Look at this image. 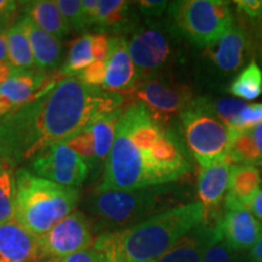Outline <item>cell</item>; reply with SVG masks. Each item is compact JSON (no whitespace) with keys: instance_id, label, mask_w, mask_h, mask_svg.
<instances>
[{"instance_id":"obj_1","label":"cell","mask_w":262,"mask_h":262,"mask_svg":"<svg viewBox=\"0 0 262 262\" xmlns=\"http://www.w3.org/2000/svg\"><path fill=\"white\" fill-rule=\"evenodd\" d=\"M124 102L122 94L78 77L51 78L34 100L0 118V162L14 170L122 110Z\"/></svg>"},{"instance_id":"obj_2","label":"cell","mask_w":262,"mask_h":262,"mask_svg":"<svg viewBox=\"0 0 262 262\" xmlns=\"http://www.w3.org/2000/svg\"><path fill=\"white\" fill-rule=\"evenodd\" d=\"M192 165L179 140L140 103L124 108L116 140L96 192L165 186L185 178Z\"/></svg>"},{"instance_id":"obj_3","label":"cell","mask_w":262,"mask_h":262,"mask_svg":"<svg viewBox=\"0 0 262 262\" xmlns=\"http://www.w3.org/2000/svg\"><path fill=\"white\" fill-rule=\"evenodd\" d=\"M205 220L204 205L188 203L157 212L126 228L101 233L94 248L107 262H155Z\"/></svg>"},{"instance_id":"obj_4","label":"cell","mask_w":262,"mask_h":262,"mask_svg":"<svg viewBox=\"0 0 262 262\" xmlns=\"http://www.w3.org/2000/svg\"><path fill=\"white\" fill-rule=\"evenodd\" d=\"M16 219L35 237L51 231L75 211L80 194L77 188L49 181L22 168L16 171Z\"/></svg>"},{"instance_id":"obj_5","label":"cell","mask_w":262,"mask_h":262,"mask_svg":"<svg viewBox=\"0 0 262 262\" xmlns=\"http://www.w3.org/2000/svg\"><path fill=\"white\" fill-rule=\"evenodd\" d=\"M168 189L165 185L130 191H95L86 204L95 231H117L149 217L162 204Z\"/></svg>"},{"instance_id":"obj_6","label":"cell","mask_w":262,"mask_h":262,"mask_svg":"<svg viewBox=\"0 0 262 262\" xmlns=\"http://www.w3.org/2000/svg\"><path fill=\"white\" fill-rule=\"evenodd\" d=\"M168 9L171 31L196 47H209L234 25L231 4L225 0H180Z\"/></svg>"},{"instance_id":"obj_7","label":"cell","mask_w":262,"mask_h":262,"mask_svg":"<svg viewBox=\"0 0 262 262\" xmlns=\"http://www.w3.org/2000/svg\"><path fill=\"white\" fill-rule=\"evenodd\" d=\"M180 120L186 143L201 168L228 155L234 131L212 112L209 98H194L180 114Z\"/></svg>"},{"instance_id":"obj_8","label":"cell","mask_w":262,"mask_h":262,"mask_svg":"<svg viewBox=\"0 0 262 262\" xmlns=\"http://www.w3.org/2000/svg\"><path fill=\"white\" fill-rule=\"evenodd\" d=\"M122 95L131 103L143 104L152 117L159 123L165 124L173 117L181 114L194 97L188 85L166 81L159 78L136 81Z\"/></svg>"},{"instance_id":"obj_9","label":"cell","mask_w":262,"mask_h":262,"mask_svg":"<svg viewBox=\"0 0 262 262\" xmlns=\"http://www.w3.org/2000/svg\"><path fill=\"white\" fill-rule=\"evenodd\" d=\"M94 226L83 212L73 211L47 234L39 237L40 262H56L89 249L94 242Z\"/></svg>"},{"instance_id":"obj_10","label":"cell","mask_w":262,"mask_h":262,"mask_svg":"<svg viewBox=\"0 0 262 262\" xmlns=\"http://www.w3.org/2000/svg\"><path fill=\"white\" fill-rule=\"evenodd\" d=\"M126 41L139 80L156 78L171 63L173 49L170 34L156 26L136 28Z\"/></svg>"},{"instance_id":"obj_11","label":"cell","mask_w":262,"mask_h":262,"mask_svg":"<svg viewBox=\"0 0 262 262\" xmlns=\"http://www.w3.org/2000/svg\"><path fill=\"white\" fill-rule=\"evenodd\" d=\"M93 164L71 149L66 143L49 148L29 164L37 176L66 187L77 188L89 176Z\"/></svg>"},{"instance_id":"obj_12","label":"cell","mask_w":262,"mask_h":262,"mask_svg":"<svg viewBox=\"0 0 262 262\" xmlns=\"http://www.w3.org/2000/svg\"><path fill=\"white\" fill-rule=\"evenodd\" d=\"M216 225L222 238L235 251L251 249L262 234V224L256 216L244 204L227 195Z\"/></svg>"},{"instance_id":"obj_13","label":"cell","mask_w":262,"mask_h":262,"mask_svg":"<svg viewBox=\"0 0 262 262\" xmlns=\"http://www.w3.org/2000/svg\"><path fill=\"white\" fill-rule=\"evenodd\" d=\"M248 47L247 33L241 26L233 25L219 40L205 48L204 56L215 72L222 75H234L243 67Z\"/></svg>"},{"instance_id":"obj_14","label":"cell","mask_w":262,"mask_h":262,"mask_svg":"<svg viewBox=\"0 0 262 262\" xmlns=\"http://www.w3.org/2000/svg\"><path fill=\"white\" fill-rule=\"evenodd\" d=\"M50 80L42 72L14 70L10 79L0 86V118L34 100Z\"/></svg>"},{"instance_id":"obj_15","label":"cell","mask_w":262,"mask_h":262,"mask_svg":"<svg viewBox=\"0 0 262 262\" xmlns=\"http://www.w3.org/2000/svg\"><path fill=\"white\" fill-rule=\"evenodd\" d=\"M137 79V73L125 37L110 38V52L106 58V77L102 89L122 94L129 90Z\"/></svg>"},{"instance_id":"obj_16","label":"cell","mask_w":262,"mask_h":262,"mask_svg":"<svg viewBox=\"0 0 262 262\" xmlns=\"http://www.w3.org/2000/svg\"><path fill=\"white\" fill-rule=\"evenodd\" d=\"M0 262H40L39 237L16 220L0 224Z\"/></svg>"},{"instance_id":"obj_17","label":"cell","mask_w":262,"mask_h":262,"mask_svg":"<svg viewBox=\"0 0 262 262\" xmlns=\"http://www.w3.org/2000/svg\"><path fill=\"white\" fill-rule=\"evenodd\" d=\"M233 165L228 156L216 160L210 165L201 168L196 181V192L199 202L204 205L208 220H210L217 206L224 199L226 192L228 191L231 169Z\"/></svg>"},{"instance_id":"obj_18","label":"cell","mask_w":262,"mask_h":262,"mask_svg":"<svg viewBox=\"0 0 262 262\" xmlns=\"http://www.w3.org/2000/svg\"><path fill=\"white\" fill-rule=\"evenodd\" d=\"M222 235L217 225L205 220L180 239L155 262H203L205 251Z\"/></svg>"},{"instance_id":"obj_19","label":"cell","mask_w":262,"mask_h":262,"mask_svg":"<svg viewBox=\"0 0 262 262\" xmlns=\"http://www.w3.org/2000/svg\"><path fill=\"white\" fill-rule=\"evenodd\" d=\"M108 52L110 38L104 33L80 35L72 42L61 74H64V77H77L90 64L106 60Z\"/></svg>"},{"instance_id":"obj_20","label":"cell","mask_w":262,"mask_h":262,"mask_svg":"<svg viewBox=\"0 0 262 262\" xmlns=\"http://www.w3.org/2000/svg\"><path fill=\"white\" fill-rule=\"evenodd\" d=\"M22 19L25 22L26 31L31 41L35 67L42 73L56 68L62 56V44L60 39L41 29L28 16H24Z\"/></svg>"},{"instance_id":"obj_21","label":"cell","mask_w":262,"mask_h":262,"mask_svg":"<svg viewBox=\"0 0 262 262\" xmlns=\"http://www.w3.org/2000/svg\"><path fill=\"white\" fill-rule=\"evenodd\" d=\"M25 10L26 16H28L35 25L60 40L70 34V26L62 16L56 2H28L25 3Z\"/></svg>"},{"instance_id":"obj_22","label":"cell","mask_w":262,"mask_h":262,"mask_svg":"<svg viewBox=\"0 0 262 262\" xmlns=\"http://www.w3.org/2000/svg\"><path fill=\"white\" fill-rule=\"evenodd\" d=\"M8 62L14 70L33 71L34 56L24 19H18L8 28Z\"/></svg>"},{"instance_id":"obj_23","label":"cell","mask_w":262,"mask_h":262,"mask_svg":"<svg viewBox=\"0 0 262 262\" xmlns=\"http://www.w3.org/2000/svg\"><path fill=\"white\" fill-rule=\"evenodd\" d=\"M261 175L254 165H232L227 196L247 205L260 192Z\"/></svg>"},{"instance_id":"obj_24","label":"cell","mask_w":262,"mask_h":262,"mask_svg":"<svg viewBox=\"0 0 262 262\" xmlns=\"http://www.w3.org/2000/svg\"><path fill=\"white\" fill-rule=\"evenodd\" d=\"M123 110L124 108L117 111L111 116L98 120L90 127H88L94 140L95 162H107L111 150H112L114 140H116L117 125L123 113Z\"/></svg>"},{"instance_id":"obj_25","label":"cell","mask_w":262,"mask_h":262,"mask_svg":"<svg viewBox=\"0 0 262 262\" xmlns=\"http://www.w3.org/2000/svg\"><path fill=\"white\" fill-rule=\"evenodd\" d=\"M227 90L242 101L256 100L262 94V70L257 62L253 60L239 72Z\"/></svg>"},{"instance_id":"obj_26","label":"cell","mask_w":262,"mask_h":262,"mask_svg":"<svg viewBox=\"0 0 262 262\" xmlns=\"http://www.w3.org/2000/svg\"><path fill=\"white\" fill-rule=\"evenodd\" d=\"M130 3L124 0H101L94 27L100 31H120L127 25Z\"/></svg>"},{"instance_id":"obj_27","label":"cell","mask_w":262,"mask_h":262,"mask_svg":"<svg viewBox=\"0 0 262 262\" xmlns=\"http://www.w3.org/2000/svg\"><path fill=\"white\" fill-rule=\"evenodd\" d=\"M16 219V179L10 169L0 171V224Z\"/></svg>"},{"instance_id":"obj_28","label":"cell","mask_w":262,"mask_h":262,"mask_svg":"<svg viewBox=\"0 0 262 262\" xmlns=\"http://www.w3.org/2000/svg\"><path fill=\"white\" fill-rule=\"evenodd\" d=\"M211 102L212 112L217 116L219 119L225 124L228 129L234 130L235 120L241 113V111L247 106V103L242 100H234V98H221V100Z\"/></svg>"},{"instance_id":"obj_29","label":"cell","mask_w":262,"mask_h":262,"mask_svg":"<svg viewBox=\"0 0 262 262\" xmlns=\"http://www.w3.org/2000/svg\"><path fill=\"white\" fill-rule=\"evenodd\" d=\"M56 4L71 31L81 32L88 28L83 14V3L78 0H58Z\"/></svg>"},{"instance_id":"obj_30","label":"cell","mask_w":262,"mask_h":262,"mask_svg":"<svg viewBox=\"0 0 262 262\" xmlns=\"http://www.w3.org/2000/svg\"><path fill=\"white\" fill-rule=\"evenodd\" d=\"M238 251L232 249L224 238H219L205 251L203 262H238Z\"/></svg>"},{"instance_id":"obj_31","label":"cell","mask_w":262,"mask_h":262,"mask_svg":"<svg viewBox=\"0 0 262 262\" xmlns=\"http://www.w3.org/2000/svg\"><path fill=\"white\" fill-rule=\"evenodd\" d=\"M262 124V103L247 104L235 120L233 131H244Z\"/></svg>"},{"instance_id":"obj_32","label":"cell","mask_w":262,"mask_h":262,"mask_svg":"<svg viewBox=\"0 0 262 262\" xmlns=\"http://www.w3.org/2000/svg\"><path fill=\"white\" fill-rule=\"evenodd\" d=\"M66 145L70 147L71 149H73L74 152H77L78 155H80L86 160H89V162L94 165L95 146L93 136H91L89 130L86 129L83 131V133H80L79 135L74 136L73 139H71L68 142H66Z\"/></svg>"},{"instance_id":"obj_33","label":"cell","mask_w":262,"mask_h":262,"mask_svg":"<svg viewBox=\"0 0 262 262\" xmlns=\"http://www.w3.org/2000/svg\"><path fill=\"white\" fill-rule=\"evenodd\" d=\"M77 77L83 83L90 85V86L101 88L102 89L104 77H106V60L97 61L90 64L83 72H80Z\"/></svg>"},{"instance_id":"obj_34","label":"cell","mask_w":262,"mask_h":262,"mask_svg":"<svg viewBox=\"0 0 262 262\" xmlns=\"http://www.w3.org/2000/svg\"><path fill=\"white\" fill-rule=\"evenodd\" d=\"M238 12L250 21L262 18V2L260 0H238L234 3Z\"/></svg>"},{"instance_id":"obj_35","label":"cell","mask_w":262,"mask_h":262,"mask_svg":"<svg viewBox=\"0 0 262 262\" xmlns=\"http://www.w3.org/2000/svg\"><path fill=\"white\" fill-rule=\"evenodd\" d=\"M141 15L148 19H155L160 17L166 9L169 8L168 2H155V0H142L137 3Z\"/></svg>"},{"instance_id":"obj_36","label":"cell","mask_w":262,"mask_h":262,"mask_svg":"<svg viewBox=\"0 0 262 262\" xmlns=\"http://www.w3.org/2000/svg\"><path fill=\"white\" fill-rule=\"evenodd\" d=\"M56 262H107L104 255L95 248L85 249Z\"/></svg>"},{"instance_id":"obj_37","label":"cell","mask_w":262,"mask_h":262,"mask_svg":"<svg viewBox=\"0 0 262 262\" xmlns=\"http://www.w3.org/2000/svg\"><path fill=\"white\" fill-rule=\"evenodd\" d=\"M18 3L12 0H0V26L9 28V24L12 22Z\"/></svg>"},{"instance_id":"obj_38","label":"cell","mask_w":262,"mask_h":262,"mask_svg":"<svg viewBox=\"0 0 262 262\" xmlns=\"http://www.w3.org/2000/svg\"><path fill=\"white\" fill-rule=\"evenodd\" d=\"M81 3H83V14L86 27H93L96 21L98 0H84Z\"/></svg>"},{"instance_id":"obj_39","label":"cell","mask_w":262,"mask_h":262,"mask_svg":"<svg viewBox=\"0 0 262 262\" xmlns=\"http://www.w3.org/2000/svg\"><path fill=\"white\" fill-rule=\"evenodd\" d=\"M245 206L256 216L258 220L262 221V191L258 192Z\"/></svg>"},{"instance_id":"obj_40","label":"cell","mask_w":262,"mask_h":262,"mask_svg":"<svg viewBox=\"0 0 262 262\" xmlns=\"http://www.w3.org/2000/svg\"><path fill=\"white\" fill-rule=\"evenodd\" d=\"M8 61V27L0 26V62Z\"/></svg>"},{"instance_id":"obj_41","label":"cell","mask_w":262,"mask_h":262,"mask_svg":"<svg viewBox=\"0 0 262 262\" xmlns=\"http://www.w3.org/2000/svg\"><path fill=\"white\" fill-rule=\"evenodd\" d=\"M249 258L251 262H262V234L258 238L256 244L251 248L250 254H249Z\"/></svg>"},{"instance_id":"obj_42","label":"cell","mask_w":262,"mask_h":262,"mask_svg":"<svg viewBox=\"0 0 262 262\" xmlns=\"http://www.w3.org/2000/svg\"><path fill=\"white\" fill-rule=\"evenodd\" d=\"M12 72L14 68L9 64V62H0V86L10 79Z\"/></svg>"},{"instance_id":"obj_43","label":"cell","mask_w":262,"mask_h":262,"mask_svg":"<svg viewBox=\"0 0 262 262\" xmlns=\"http://www.w3.org/2000/svg\"><path fill=\"white\" fill-rule=\"evenodd\" d=\"M5 168H4V165H3L2 164V162H0V171H2V170H4Z\"/></svg>"}]
</instances>
